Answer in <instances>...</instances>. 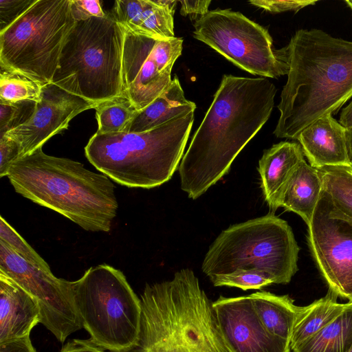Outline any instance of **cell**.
I'll return each mask as SVG.
<instances>
[{"instance_id": "cell-1", "label": "cell", "mask_w": 352, "mask_h": 352, "mask_svg": "<svg viewBox=\"0 0 352 352\" xmlns=\"http://www.w3.org/2000/svg\"><path fill=\"white\" fill-rule=\"evenodd\" d=\"M276 91L267 78L223 76L178 167L189 198H198L228 173L270 118Z\"/></svg>"}, {"instance_id": "cell-2", "label": "cell", "mask_w": 352, "mask_h": 352, "mask_svg": "<svg viewBox=\"0 0 352 352\" xmlns=\"http://www.w3.org/2000/svg\"><path fill=\"white\" fill-rule=\"evenodd\" d=\"M285 48L289 72L274 134L297 140L305 127L337 113L352 98V41L316 28L300 29Z\"/></svg>"}, {"instance_id": "cell-3", "label": "cell", "mask_w": 352, "mask_h": 352, "mask_svg": "<svg viewBox=\"0 0 352 352\" xmlns=\"http://www.w3.org/2000/svg\"><path fill=\"white\" fill-rule=\"evenodd\" d=\"M7 177L17 193L82 229L110 231L118 204L115 186L105 175L79 162L49 155L41 147L14 161Z\"/></svg>"}, {"instance_id": "cell-4", "label": "cell", "mask_w": 352, "mask_h": 352, "mask_svg": "<svg viewBox=\"0 0 352 352\" xmlns=\"http://www.w3.org/2000/svg\"><path fill=\"white\" fill-rule=\"evenodd\" d=\"M139 352H228L210 302L190 269L146 285Z\"/></svg>"}, {"instance_id": "cell-5", "label": "cell", "mask_w": 352, "mask_h": 352, "mask_svg": "<svg viewBox=\"0 0 352 352\" xmlns=\"http://www.w3.org/2000/svg\"><path fill=\"white\" fill-rule=\"evenodd\" d=\"M194 111L141 133L97 134L85 153L101 173L129 188H152L168 182L179 167Z\"/></svg>"}, {"instance_id": "cell-6", "label": "cell", "mask_w": 352, "mask_h": 352, "mask_svg": "<svg viewBox=\"0 0 352 352\" xmlns=\"http://www.w3.org/2000/svg\"><path fill=\"white\" fill-rule=\"evenodd\" d=\"M124 38L111 14L76 21L51 83L96 103L122 95Z\"/></svg>"}, {"instance_id": "cell-7", "label": "cell", "mask_w": 352, "mask_h": 352, "mask_svg": "<svg viewBox=\"0 0 352 352\" xmlns=\"http://www.w3.org/2000/svg\"><path fill=\"white\" fill-rule=\"evenodd\" d=\"M300 248L287 222L273 214L233 225L210 246L201 269L209 278L256 269L276 284H287L297 272Z\"/></svg>"}, {"instance_id": "cell-8", "label": "cell", "mask_w": 352, "mask_h": 352, "mask_svg": "<svg viewBox=\"0 0 352 352\" xmlns=\"http://www.w3.org/2000/svg\"><path fill=\"white\" fill-rule=\"evenodd\" d=\"M72 287L82 328L96 346L111 352L138 346L141 299L122 272L107 264L91 267Z\"/></svg>"}, {"instance_id": "cell-9", "label": "cell", "mask_w": 352, "mask_h": 352, "mask_svg": "<svg viewBox=\"0 0 352 352\" xmlns=\"http://www.w3.org/2000/svg\"><path fill=\"white\" fill-rule=\"evenodd\" d=\"M75 23L70 0H37L0 32L1 68L43 86L51 83Z\"/></svg>"}, {"instance_id": "cell-10", "label": "cell", "mask_w": 352, "mask_h": 352, "mask_svg": "<svg viewBox=\"0 0 352 352\" xmlns=\"http://www.w3.org/2000/svg\"><path fill=\"white\" fill-rule=\"evenodd\" d=\"M194 28L196 39L252 74L274 78L288 74L285 46L274 49L267 29L239 12L208 11Z\"/></svg>"}, {"instance_id": "cell-11", "label": "cell", "mask_w": 352, "mask_h": 352, "mask_svg": "<svg viewBox=\"0 0 352 352\" xmlns=\"http://www.w3.org/2000/svg\"><path fill=\"white\" fill-rule=\"evenodd\" d=\"M0 272L12 279L37 302L41 321L60 342L82 328L72 281L56 277L19 256L0 241Z\"/></svg>"}, {"instance_id": "cell-12", "label": "cell", "mask_w": 352, "mask_h": 352, "mask_svg": "<svg viewBox=\"0 0 352 352\" xmlns=\"http://www.w3.org/2000/svg\"><path fill=\"white\" fill-rule=\"evenodd\" d=\"M182 43V38L155 39L125 32L122 95L137 110L145 108L168 87Z\"/></svg>"}, {"instance_id": "cell-13", "label": "cell", "mask_w": 352, "mask_h": 352, "mask_svg": "<svg viewBox=\"0 0 352 352\" xmlns=\"http://www.w3.org/2000/svg\"><path fill=\"white\" fill-rule=\"evenodd\" d=\"M308 226L307 241L329 289L352 296V221L338 213L322 190Z\"/></svg>"}, {"instance_id": "cell-14", "label": "cell", "mask_w": 352, "mask_h": 352, "mask_svg": "<svg viewBox=\"0 0 352 352\" xmlns=\"http://www.w3.org/2000/svg\"><path fill=\"white\" fill-rule=\"evenodd\" d=\"M98 104L47 84L43 87L41 100L30 119L2 136L18 144L21 157L42 147L52 136L67 129L74 117Z\"/></svg>"}, {"instance_id": "cell-15", "label": "cell", "mask_w": 352, "mask_h": 352, "mask_svg": "<svg viewBox=\"0 0 352 352\" xmlns=\"http://www.w3.org/2000/svg\"><path fill=\"white\" fill-rule=\"evenodd\" d=\"M212 307L228 352H292L289 342L264 327L248 295L220 296Z\"/></svg>"}, {"instance_id": "cell-16", "label": "cell", "mask_w": 352, "mask_h": 352, "mask_svg": "<svg viewBox=\"0 0 352 352\" xmlns=\"http://www.w3.org/2000/svg\"><path fill=\"white\" fill-rule=\"evenodd\" d=\"M175 0H117L112 16L126 32L155 39L175 37Z\"/></svg>"}, {"instance_id": "cell-17", "label": "cell", "mask_w": 352, "mask_h": 352, "mask_svg": "<svg viewBox=\"0 0 352 352\" xmlns=\"http://www.w3.org/2000/svg\"><path fill=\"white\" fill-rule=\"evenodd\" d=\"M297 140L314 168L352 166L347 148L346 129L331 115L320 118L305 127Z\"/></svg>"}, {"instance_id": "cell-18", "label": "cell", "mask_w": 352, "mask_h": 352, "mask_svg": "<svg viewBox=\"0 0 352 352\" xmlns=\"http://www.w3.org/2000/svg\"><path fill=\"white\" fill-rule=\"evenodd\" d=\"M40 321L36 300L0 272V343L30 337V331Z\"/></svg>"}, {"instance_id": "cell-19", "label": "cell", "mask_w": 352, "mask_h": 352, "mask_svg": "<svg viewBox=\"0 0 352 352\" xmlns=\"http://www.w3.org/2000/svg\"><path fill=\"white\" fill-rule=\"evenodd\" d=\"M303 160L302 147L296 142H280L264 151L258 170L265 200L272 211L280 207L283 188Z\"/></svg>"}, {"instance_id": "cell-20", "label": "cell", "mask_w": 352, "mask_h": 352, "mask_svg": "<svg viewBox=\"0 0 352 352\" xmlns=\"http://www.w3.org/2000/svg\"><path fill=\"white\" fill-rule=\"evenodd\" d=\"M318 169L305 160L296 167L285 184L279 206L298 214L308 226L322 192Z\"/></svg>"}, {"instance_id": "cell-21", "label": "cell", "mask_w": 352, "mask_h": 352, "mask_svg": "<svg viewBox=\"0 0 352 352\" xmlns=\"http://www.w3.org/2000/svg\"><path fill=\"white\" fill-rule=\"evenodd\" d=\"M196 104L188 100L177 76L168 87L145 108L138 111L126 133H141L159 126L178 116L195 111Z\"/></svg>"}, {"instance_id": "cell-22", "label": "cell", "mask_w": 352, "mask_h": 352, "mask_svg": "<svg viewBox=\"0 0 352 352\" xmlns=\"http://www.w3.org/2000/svg\"><path fill=\"white\" fill-rule=\"evenodd\" d=\"M248 296L264 327L272 334L290 343L299 306L288 295L261 291Z\"/></svg>"}, {"instance_id": "cell-23", "label": "cell", "mask_w": 352, "mask_h": 352, "mask_svg": "<svg viewBox=\"0 0 352 352\" xmlns=\"http://www.w3.org/2000/svg\"><path fill=\"white\" fill-rule=\"evenodd\" d=\"M338 297L334 292L329 289L324 297L307 306L299 307L289 343L292 351L351 306L349 302L339 303Z\"/></svg>"}, {"instance_id": "cell-24", "label": "cell", "mask_w": 352, "mask_h": 352, "mask_svg": "<svg viewBox=\"0 0 352 352\" xmlns=\"http://www.w3.org/2000/svg\"><path fill=\"white\" fill-rule=\"evenodd\" d=\"M351 348L352 305L333 322L292 351L349 352Z\"/></svg>"}, {"instance_id": "cell-25", "label": "cell", "mask_w": 352, "mask_h": 352, "mask_svg": "<svg viewBox=\"0 0 352 352\" xmlns=\"http://www.w3.org/2000/svg\"><path fill=\"white\" fill-rule=\"evenodd\" d=\"M322 190L335 210L352 221V166L317 168Z\"/></svg>"}, {"instance_id": "cell-26", "label": "cell", "mask_w": 352, "mask_h": 352, "mask_svg": "<svg viewBox=\"0 0 352 352\" xmlns=\"http://www.w3.org/2000/svg\"><path fill=\"white\" fill-rule=\"evenodd\" d=\"M94 109L98 121L97 134L125 132L138 111L123 95L101 102Z\"/></svg>"}, {"instance_id": "cell-27", "label": "cell", "mask_w": 352, "mask_h": 352, "mask_svg": "<svg viewBox=\"0 0 352 352\" xmlns=\"http://www.w3.org/2000/svg\"><path fill=\"white\" fill-rule=\"evenodd\" d=\"M43 85L19 74L1 68L0 102L16 103L23 101L38 102Z\"/></svg>"}, {"instance_id": "cell-28", "label": "cell", "mask_w": 352, "mask_h": 352, "mask_svg": "<svg viewBox=\"0 0 352 352\" xmlns=\"http://www.w3.org/2000/svg\"><path fill=\"white\" fill-rule=\"evenodd\" d=\"M215 287H235L243 290L259 289L273 284L264 272L256 269L239 268L232 272L210 278Z\"/></svg>"}, {"instance_id": "cell-29", "label": "cell", "mask_w": 352, "mask_h": 352, "mask_svg": "<svg viewBox=\"0 0 352 352\" xmlns=\"http://www.w3.org/2000/svg\"><path fill=\"white\" fill-rule=\"evenodd\" d=\"M0 241L30 264L47 272H52L48 264L25 241V239L0 217Z\"/></svg>"}, {"instance_id": "cell-30", "label": "cell", "mask_w": 352, "mask_h": 352, "mask_svg": "<svg viewBox=\"0 0 352 352\" xmlns=\"http://www.w3.org/2000/svg\"><path fill=\"white\" fill-rule=\"evenodd\" d=\"M36 103L32 101L0 102V137L28 121L34 111Z\"/></svg>"}, {"instance_id": "cell-31", "label": "cell", "mask_w": 352, "mask_h": 352, "mask_svg": "<svg viewBox=\"0 0 352 352\" xmlns=\"http://www.w3.org/2000/svg\"><path fill=\"white\" fill-rule=\"evenodd\" d=\"M36 1L0 0V32L19 19Z\"/></svg>"}, {"instance_id": "cell-32", "label": "cell", "mask_w": 352, "mask_h": 352, "mask_svg": "<svg viewBox=\"0 0 352 352\" xmlns=\"http://www.w3.org/2000/svg\"><path fill=\"white\" fill-rule=\"evenodd\" d=\"M316 2V1L297 0H252L248 3L271 13H280L286 11L297 12L307 6L314 5Z\"/></svg>"}, {"instance_id": "cell-33", "label": "cell", "mask_w": 352, "mask_h": 352, "mask_svg": "<svg viewBox=\"0 0 352 352\" xmlns=\"http://www.w3.org/2000/svg\"><path fill=\"white\" fill-rule=\"evenodd\" d=\"M70 9L75 21L107 16L98 0H70Z\"/></svg>"}, {"instance_id": "cell-34", "label": "cell", "mask_w": 352, "mask_h": 352, "mask_svg": "<svg viewBox=\"0 0 352 352\" xmlns=\"http://www.w3.org/2000/svg\"><path fill=\"white\" fill-rule=\"evenodd\" d=\"M20 157V148L14 140L0 137V177L7 176L12 163Z\"/></svg>"}, {"instance_id": "cell-35", "label": "cell", "mask_w": 352, "mask_h": 352, "mask_svg": "<svg viewBox=\"0 0 352 352\" xmlns=\"http://www.w3.org/2000/svg\"><path fill=\"white\" fill-rule=\"evenodd\" d=\"M181 3L180 13L182 16L189 15L192 21H197L209 10L211 1H179Z\"/></svg>"}, {"instance_id": "cell-36", "label": "cell", "mask_w": 352, "mask_h": 352, "mask_svg": "<svg viewBox=\"0 0 352 352\" xmlns=\"http://www.w3.org/2000/svg\"><path fill=\"white\" fill-rule=\"evenodd\" d=\"M0 352H36V351L30 337H25L0 343Z\"/></svg>"}, {"instance_id": "cell-37", "label": "cell", "mask_w": 352, "mask_h": 352, "mask_svg": "<svg viewBox=\"0 0 352 352\" xmlns=\"http://www.w3.org/2000/svg\"><path fill=\"white\" fill-rule=\"evenodd\" d=\"M60 352H104V350L96 346L90 339H74L68 342Z\"/></svg>"}, {"instance_id": "cell-38", "label": "cell", "mask_w": 352, "mask_h": 352, "mask_svg": "<svg viewBox=\"0 0 352 352\" xmlns=\"http://www.w3.org/2000/svg\"><path fill=\"white\" fill-rule=\"evenodd\" d=\"M339 122L346 129L352 128V100L346 107L342 109Z\"/></svg>"}, {"instance_id": "cell-39", "label": "cell", "mask_w": 352, "mask_h": 352, "mask_svg": "<svg viewBox=\"0 0 352 352\" xmlns=\"http://www.w3.org/2000/svg\"><path fill=\"white\" fill-rule=\"evenodd\" d=\"M346 141L349 157L352 164V128L346 129Z\"/></svg>"}, {"instance_id": "cell-40", "label": "cell", "mask_w": 352, "mask_h": 352, "mask_svg": "<svg viewBox=\"0 0 352 352\" xmlns=\"http://www.w3.org/2000/svg\"><path fill=\"white\" fill-rule=\"evenodd\" d=\"M344 3L346 4V6L351 9L352 11V1L350 0H345Z\"/></svg>"}, {"instance_id": "cell-41", "label": "cell", "mask_w": 352, "mask_h": 352, "mask_svg": "<svg viewBox=\"0 0 352 352\" xmlns=\"http://www.w3.org/2000/svg\"><path fill=\"white\" fill-rule=\"evenodd\" d=\"M348 300H349V302L352 305V296Z\"/></svg>"}, {"instance_id": "cell-42", "label": "cell", "mask_w": 352, "mask_h": 352, "mask_svg": "<svg viewBox=\"0 0 352 352\" xmlns=\"http://www.w3.org/2000/svg\"><path fill=\"white\" fill-rule=\"evenodd\" d=\"M349 352H352V348H351V351Z\"/></svg>"}]
</instances>
